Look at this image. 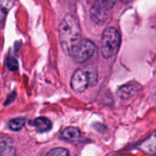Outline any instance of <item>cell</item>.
I'll return each instance as SVG.
<instances>
[{
	"mask_svg": "<svg viewBox=\"0 0 156 156\" xmlns=\"http://www.w3.org/2000/svg\"><path fill=\"white\" fill-rule=\"evenodd\" d=\"M139 148L149 154H156V132L153 133L144 141H143L140 144Z\"/></svg>",
	"mask_w": 156,
	"mask_h": 156,
	"instance_id": "obj_8",
	"label": "cell"
},
{
	"mask_svg": "<svg viewBox=\"0 0 156 156\" xmlns=\"http://www.w3.org/2000/svg\"><path fill=\"white\" fill-rule=\"evenodd\" d=\"M25 122H26V119L23 118V117L15 118V119H12V120L9 121V122H8V127H9V129L12 130V131L18 132V131H20V130L24 127Z\"/></svg>",
	"mask_w": 156,
	"mask_h": 156,
	"instance_id": "obj_11",
	"label": "cell"
},
{
	"mask_svg": "<svg viewBox=\"0 0 156 156\" xmlns=\"http://www.w3.org/2000/svg\"><path fill=\"white\" fill-rule=\"evenodd\" d=\"M0 152L1 156H16V150L13 146V142L9 136L5 134L1 135Z\"/></svg>",
	"mask_w": 156,
	"mask_h": 156,
	"instance_id": "obj_7",
	"label": "cell"
},
{
	"mask_svg": "<svg viewBox=\"0 0 156 156\" xmlns=\"http://www.w3.org/2000/svg\"><path fill=\"white\" fill-rule=\"evenodd\" d=\"M97 51L96 45L90 39L82 38L72 49L69 57L76 62L82 63L90 58Z\"/></svg>",
	"mask_w": 156,
	"mask_h": 156,
	"instance_id": "obj_3",
	"label": "cell"
},
{
	"mask_svg": "<svg viewBox=\"0 0 156 156\" xmlns=\"http://www.w3.org/2000/svg\"><path fill=\"white\" fill-rule=\"evenodd\" d=\"M46 156H69V151L65 148H61V147H58V148H54L52 150H50Z\"/></svg>",
	"mask_w": 156,
	"mask_h": 156,
	"instance_id": "obj_12",
	"label": "cell"
},
{
	"mask_svg": "<svg viewBox=\"0 0 156 156\" xmlns=\"http://www.w3.org/2000/svg\"><path fill=\"white\" fill-rule=\"evenodd\" d=\"M6 67L9 70L11 71H16L18 69V62L16 58L14 57H9L6 59Z\"/></svg>",
	"mask_w": 156,
	"mask_h": 156,
	"instance_id": "obj_13",
	"label": "cell"
},
{
	"mask_svg": "<svg viewBox=\"0 0 156 156\" xmlns=\"http://www.w3.org/2000/svg\"><path fill=\"white\" fill-rule=\"evenodd\" d=\"M33 125L38 133H46L52 127L51 122L46 117H38L33 122Z\"/></svg>",
	"mask_w": 156,
	"mask_h": 156,
	"instance_id": "obj_9",
	"label": "cell"
},
{
	"mask_svg": "<svg viewBox=\"0 0 156 156\" xmlns=\"http://www.w3.org/2000/svg\"><path fill=\"white\" fill-rule=\"evenodd\" d=\"M115 1H97L90 8V18L98 25L105 24L111 16L110 10Z\"/></svg>",
	"mask_w": 156,
	"mask_h": 156,
	"instance_id": "obj_4",
	"label": "cell"
},
{
	"mask_svg": "<svg viewBox=\"0 0 156 156\" xmlns=\"http://www.w3.org/2000/svg\"><path fill=\"white\" fill-rule=\"evenodd\" d=\"M58 37L63 51L69 56L74 47L82 39L79 22L72 15H66L59 23Z\"/></svg>",
	"mask_w": 156,
	"mask_h": 156,
	"instance_id": "obj_1",
	"label": "cell"
},
{
	"mask_svg": "<svg viewBox=\"0 0 156 156\" xmlns=\"http://www.w3.org/2000/svg\"><path fill=\"white\" fill-rule=\"evenodd\" d=\"M70 86L71 89L78 93L84 92L89 86H91V80L89 69L85 68L76 69L71 77Z\"/></svg>",
	"mask_w": 156,
	"mask_h": 156,
	"instance_id": "obj_5",
	"label": "cell"
},
{
	"mask_svg": "<svg viewBox=\"0 0 156 156\" xmlns=\"http://www.w3.org/2000/svg\"><path fill=\"white\" fill-rule=\"evenodd\" d=\"M138 90H139V85L135 82H131L121 86L117 91V94L120 98L127 100L134 96L138 92Z\"/></svg>",
	"mask_w": 156,
	"mask_h": 156,
	"instance_id": "obj_6",
	"label": "cell"
},
{
	"mask_svg": "<svg viewBox=\"0 0 156 156\" xmlns=\"http://www.w3.org/2000/svg\"><path fill=\"white\" fill-rule=\"evenodd\" d=\"M61 136L65 140H68V141H76L80 136V131L76 127L69 126V127H67L66 129H64Z\"/></svg>",
	"mask_w": 156,
	"mask_h": 156,
	"instance_id": "obj_10",
	"label": "cell"
},
{
	"mask_svg": "<svg viewBox=\"0 0 156 156\" xmlns=\"http://www.w3.org/2000/svg\"><path fill=\"white\" fill-rule=\"evenodd\" d=\"M121 34L117 28L110 27L105 28L101 39V52L104 58L114 57L121 46Z\"/></svg>",
	"mask_w": 156,
	"mask_h": 156,
	"instance_id": "obj_2",
	"label": "cell"
}]
</instances>
